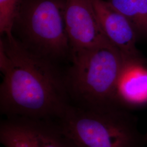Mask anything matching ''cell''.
I'll list each match as a JSON object with an SVG mask.
<instances>
[{
	"mask_svg": "<svg viewBox=\"0 0 147 147\" xmlns=\"http://www.w3.org/2000/svg\"><path fill=\"white\" fill-rule=\"evenodd\" d=\"M123 58L116 84L118 105L127 110L147 106V66L141 58Z\"/></svg>",
	"mask_w": 147,
	"mask_h": 147,
	"instance_id": "ba28073f",
	"label": "cell"
},
{
	"mask_svg": "<svg viewBox=\"0 0 147 147\" xmlns=\"http://www.w3.org/2000/svg\"><path fill=\"white\" fill-rule=\"evenodd\" d=\"M104 34L123 58H141L137 49L138 35L131 23L105 0H92Z\"/></svg>",
	"mask_w": 147,
	"mask_h": 147,
	"instance_id": "52a82bcc",
	"label": "cell"
},
{
	"mask_svg": "<svg viewBox=\"0 0 147 147\" xmlns=\"http://www.w3.org/2000/svg\"><path fill=\"white\" fill-rule=\"evenodd\" d=\"M107 2L129 20L138 36L147 37V0H109Z\"/></svg>",
	"mask_w": 147,
	"mask_h": 147,
	"instance_id": "9c48e42d",
	"label": "cell"
},
{
	"mask_svg": "<svg viewBox=\"0 0 147 147\" xmlns=\"http://www.w3.org/2000/svg\"><path fill=\"white\" fill-rule=\"evenodd\" d=\"M1 39L0 108L8 117L56 120L71 102L57 63L26 50L12 35Z\"/></svg>",
	"mask_w": 147,
	"mask_h": 147,
	"instance_id": "6da1fadb",
	"label": "cell"
},
{
	"mask_svg": "<svg viewBox=\"0 0 147 147\" xmlns=\"http://www.w3.org/2000/svg\"><path fill=\"white\" fill-rule=\"evenodd\" d=\"M8 117L0 126V142L5 147H74L57 121Z\"/></svg>",
	"mask_w": 147,
	"mask_h": 147,
	"instance_id": "5b68a950",
	"label": "cell"
},
{
	"mask_svg": "<svg viewBox=\"0 0 147 147\" xmlns=\"http://www.w3.org/2000/svg\"><path fill=\"white\" fill-rule=\"evenodd\" d=\"M65 21L71 55L113 46L102 31L92 0H66Z\"/></svg>",
	"mask_w": 147,
	"mask_h": 147,
	"instance_id": "8992f818",
	"label": "cell"
},
{
	"mask_svg": "<svg viewBox=\"0 0 147 147\" xmlns=\"http://www.w3.org/2000/svg\"><path fill=\"white\" fill-rule=\"evenodd\" d=\"M66 0H23L11 34L26 50L54 63L71 57Z\"/></svg>",
	"mask_w": 147,
	"mask_h": 147,
	"instance_id": "277c9868",
	"label": "cell"
},
{
	"mask_svg": "<svg viewBox=\"0 0 147 147\" xmlns=\"http://www.w3.org/2000/svg\"><path fill=\"white\" fill-rule=\"evenodd\" d=\"M23 0H0L1 35L11 36L13 24Z\"/></svg>",
	"mask_w": 147,
	"mask_h": 147,
	"instance_id": "30bf717a",
	"label": "cell"
},
{
	"mask_svg": "<svg viewBox=\"0 0 147 147\" xmlns=\"http://www.w3.org/2000/svg\"><path fill=\"white\" fill-rule=\"evenodd\" d=\"M70 58L71 65L64 79L74 105L96 109L121 107L116 100V89L123 58L116 47L111 45L73 53Z\"/></svg>",
	"mask_w": 147,
	"mask_h": 147,
	"instance_id": "3957f363",
	"label": "cell"
},
{
	"mask_svg": "<svg viewBox=\"0 0 147 147\" xmlns=\"http://www.w3.org/2000/svg\"><path fill=\"white\" fill-rule=\"evenodd\" d=\"M129 111L71 104L56 121L74 147H146L147 132L140 131Z\"/></svg>",
	"mask_w": 147,
	"mask_h": 147,
	"instance_id": "7a4b0ae2",
	"label": "cell"
}]
</instances>
